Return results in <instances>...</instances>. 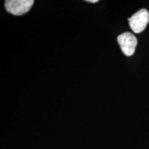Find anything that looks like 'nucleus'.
<instances>
[{"mask_svg":"<svg viewBox=\"0 0 149 149\" xmlns=\"http://www.w3.org/2000/svg\"><path fill=\"white\" fill-rule=\"evenodd\" d=\"M33 3V0H7L5 7L9 13L19 16L29 12Z\"/></svg>","mask_w":149,"mask_h":149,"instance_id":"obj_1","label":"nucleus"},{"mask_svg":"<svg viewBox=\"0 0 149 149\" xmlns=\"http://www.w3.org/2000/svg\"><path fill=\"white\" fill-rule=\"evenodd\" d=\"M132 31L135 33L142 32L149 22V13L146 9H141L128 19Z\"/></svg>","mask_w":149,"mask_h":149,"instance_id":"obj_2","label":"nucleus"},{"mask_svg":"<svg viewBox=\"0 0 149 149\" xmlns=\"http://www.w3.org/2000/svg\"><path fill=\"white\" fill-rule=\"evenodd\" d=\"M87 2H91V3H97L98 2V0H86Z\"/></svg>","mask_w":149,"mask_h":149,"instance_id":"obj_4","label":"nucleus"},{"mask_svg":"<svg viewBox=\"0 0 149 149\" xmlns=\"http://www.w3.org/2000/svg\"><path fill=\"white\" fill-rule=\"evenodd\" d=\"M117 42L121 49L126 56L133 55L135 51L137 40L135 36L130 33H124L119 35Z\"/></svg>","mask_w":149,"mask_h":149,"instance_id":"obj_3","label":"nucleus"}]
</instances>
